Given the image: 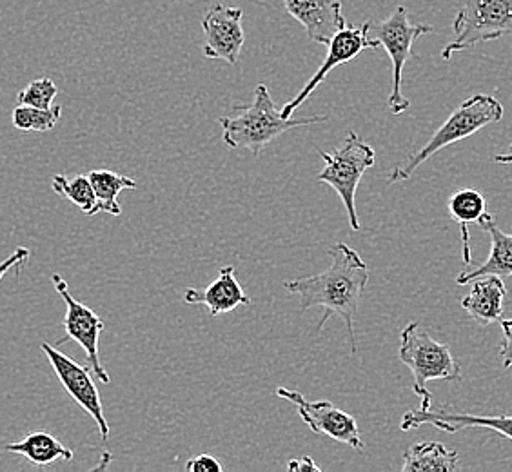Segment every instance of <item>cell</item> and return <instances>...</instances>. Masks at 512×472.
<instances>
[{"instance_id":"8","label":"cell","mask_w":512,"mask_h":472,"mask_svg":"<svg viewBox=\"0 0 512 472\" xmlns=\"http://www.w3.org/2000/svg\"><path fill=\"white\" fill-rule=\"evenodd\" d=\"M276 394L296 407L300 418L315 434L329 436L331 440L345 443L355 451H364L365 443L360 436L358 422L355 416L338 409L329 400H307L306 396L298 391H291L286 387H278Z\"/></svg>"},{"instance_id":"10","label":"cell","mask_w":512,"mask_h":472,"mask_svg":"<svg viewBox=\"0 0 512 472\" xmlns=\"http://www.w3.org/2000/svg\"><path fill=\"white\" fill-rule=\"evenodd\" d=\"M40 347L46 354V358H48L53 371L57 374L62 387L95 420L102 440L108 442L111 429H109V423L106 420V414H104L99 389H97V384L91 376V367L77 364L75 360L69 358L68 354L60 353L57 347H53L48 342H44Z\"/></svg>"},{"instance_id":"23","label":"cell","mask_w":512,"mask_h":472,"mask_svg":"<svg viewBox=\"0 0 512 472\" xmlns=\"http://www.w3.org/2000/svg\"><path fill=\"white\" fill-rule=\"evenodd\" d=\"M62 108L53 106L50 109L33 108V106H17L13 109V126L20 131H51L59 124Z\"/></svg>"},{"instance_id":"14","label":"cell","mask_w":512,"mask_h":472,"mask_svg":"<svg viewBox=\"0 0 512 472\" xmlns=\"http://www.w3.org/2000/svg\"><path fill=\"white\" fill-rule=\"evenodd\" d=\"M284 4L287 13L304 26L307 37L318 44L327 46L347 26L340 0H284Z\"/></svg>"},{"instance_id":"17","label":"cell","mask_w":512,"mask_h":472,"mask_svg":"<svg viewBox=\"0 0 512 472\" xmlns=\"http://www.w3.org/2000/svg\"><path fill=\"white\" fill-rule=\"evenodd\" d=\"M471 284V291L462 300L463 311L480 325L498 322L502 318L503 302L507 296L502 276H482Z\"/></svg>"},{"instance_id":"22","label":"cell","mask_w":512,"mask_h":472,"mask_svg":"<svg viewBox=\"0 0 512 472\" xmlns=\"http://www.w3.org/2000/svg\"><path fill=\"white\" fill-rule=\"evenodd\" d=\"M53 191L60 197L68 198L71 204L79 207L84 215H97V195L91 186L88 175H77L68 178L66 175H55L51 180Z\"/></svg>"},{"instance_id":"1","label":"cell","mask_w":512,"mask_h":472,"mask_svg":"<svg viewBox=\"0 0 512 472\" xmlns=\"http://www.w3.org/2000/svg\"><path fill=\"white\" fill-rule=\"evenodd\" d=\"M331 267L324 273L306 278H296L286 282L289 293L300 296V311L306 313L311 307H324V316L318 324V331L324 329L331 316H340L344 320L351 354L358 353L355 335V318L362 302L367 284H369V267L347 244H335L329 247Z\"/></svg>"},{"instance_id":"15","label":"cell","mask_w":512,"mask_h":472,"mask_svg":"<svg viewBox=\"0 0 512 472\" xmlns=\"http://www.w3.org/2000/svg\"><path fill=\"white\" fill-rule=\"evenodd\" d=\"M184 302L191 305H206L209 315L218 316L235 311L240 305L251 304L244 287L235 276V267L226 266L220 269L218 278L206 289H188L184 293Z\"/></svg>"},{"instance_id":"4","label":"cell","mask_w":512,"mask_h":472,"mask_svg":"<svg viewBox=\"0 0 512 472\" xmlns=\"http://www.w3.org/2000/svg\"><path fill=\"white\" fill-rule=\"evenodd\" d=\"M400 360L413 373V391L422 400L420 409L433 407V394L427 389L431 380L462 382V365L454 358L451 349L436 342L416 322L407 325L400 335Z\"/></svg>"},{"instance_id":"21","label":"cell","mask_w":512,"mask_h":472,"mask_svg":"<svg viewBox=\"0 0 512 472\" xmlns=\"http://www.w3.org/2000/svg\"><path fill=\"white\" fill-rule=\"evenodd\" d=\"M88 177L91 180V186L95 189V195H97L99 213H108L113 217H119L122 213L119 200H117L120 193L126 189H137L138 187L133 178L124 177V175H119L109 169H95L89 173Z\"/></svg>"},{"instance_id":"27","label":"cell","mask_w":512,"mask_h":472,"mask_svg":"<svg viewBox=\"0 0 512 472\" xmlns=\"http://www.w3.org/2000/svg\"><path fill=\"white\" fill-rule=\"evenodd\" d=\"M502 347H500V356H502L503 369L512 367V320H503L502 322Z\"/></svg>"},{"instance_id":"20","label":"cell","mask_w":512,"mask_h":472,"mask_svg":"<svg viewBox=\"0 0 512 472\" xmlns=\"http://www.w3.org/2000/svg\"><path fill=\"white\" fill-rule=\"evenodd\" d=\"M404 472L458 471V453L444 443L424 442L409 447L404 454Z\"/></svg>"},{"instance_id":"28","label":"cell","mask_w":512,"mask_h":472,"mask_svg":"<svg viewBox=\"0 0 512 472\" xmlns=\"http://www.w3.org/2000/svg\"><path fill=\"white\" fill-rule=\"evenodd\" d=\"M287 469L295 472L322 471V469H320V465H318L311 456H304V458H295V460H291V462L287 463Z\"/></svg>"},{"instance_id":"13","label":"cell","mask_w":512,"mask_h":472,"mask_svg":"<svg viewBox=\"0 0 512 472\" xmlns=\"http://www.w3.org/2000/svg\"><path fill=\"white\" fill-rule=\"evenodd\" d=\"M364 50H367V42H365L362 26H360V28H347V26H345L344 30L338 31L335 37L331 39V42L327 44V55H325L322 66H320L315 75L309 79L306 86L300 89V93L296 95L295 99L291 100V102H287L286 106L282 108V115L286 118L293 117V113H295L296 109L300 108V106L313 95V91L324 82L325 77H327L336 66L345 64V62H351V60L356 59Z\"/></svg>"},{"instance_id":"5","label":"cell","mask_w":512,"mask_h":472,"mask_svg":"<svg viewBox=\"0 0 512 472\" xmlns=\"http://www.w3.org/2000/svg\"><path fill=\"white\" fill-rule=\"evenodd\" d=\"M367 50L384 48L393 62V89L387 100V106L393 115L404 113L411 102L402 95V73L407 60L413 57V44L420 37L431 33L433 28L427 24H411L409 13L404 6H398L385 20H367L362 24Z\"/></svg>"},{"instance_id":"9","label":"cell","mask_w":512,"mask_h":472,"mask_svg":"<svg viewBox=\"0 0 512 472\" xmlns=\"http://www.w3.org/2000/svg\"><path fill=\"white\" fill-rule=\"evenodd\" d=\"M51 282L66 304V316H64L66 338L77 342L84 349L91 373L95 374L102 384H109L111 376L100 362L99 353L100 333L104 331L106 325L93 309H89L88 305L82 304L71 295L68 282L62 276L51 275Z\"/></svg>"},{"instance_id":"19","label":"cell","mask_w":512,"mask_h":472,"mask_svg":"<svg viewBox=\"0 0 512 472\" xmlns=\"http://www.w3.org/2000/svg\"><path fill=\"white\" fill-rule=\"evenodd\" d=\"M4 451L6 453L20 454L28 462L33 463V465H39V467L59 462V460H66V462L73 460V451L68 449V447H64V443L57 440L55 436H51L50 433H44V431L28 434L19 443L6 445Z\"/></svg>"},{"instance_id":"24","label":"cell","mask_w":512,"mask_h":472,"mask_svg":"<svg viewBox=\"0 0 512 472\" xmlns=\"http://www.w3.org/2000/svg\"><path fill=\"white\" fill-rule=\"evenodd\" d=\"M59 88L51 79H39L30 82L26 88L19 91L17 102L20 106H33V108H53V100L57 99Z\"/></svg>"},{"instance_id":"29","label":"cell","mask_w":512,"mask_h":472,"mask_svg":"<svg viewBox=\"0 0 512 472\" xmlns=\"http://www.w3.org/2000/svg\"><path fill=\"white\" fill-rule=\"evenodd\" d=\"M493 160L496 164H505V166L512 164V149L507 151V153H502V155H496Z\"/></svg>"},{"instance_id":"16","label":"cell","mask_w":512,"mask_h":472,"mask_svg":"<svg viewBox=\"0 0 512 472\" xmlns=\"http://www.w3.org/2000/svg\"><path fill=\"white\" fill-rule=\"evenodd\" d=\"M478 224L491 236V255L482 266L463 271L462 275L456 278L458 286L471 284L473 280L482 276L496 275L507 278L512 275V235L503 233L502 229L496 226V218L491 213H483Z\"/></svg>"},{"instance_id":"3","label":"cell","mask_w":512,"mask_h":472,"mask_svg":"<svg viewBox=\"0 0 512 472\" xmlns=\"http://www.w3.org/2000/svg\"><path fill=\"white\" fill-rule=\"evenodd\" d=\"M502 118L503 106L494 99L493 95H483V93L473 95L471 99L465 100L454 109L451 117L445 120L424 148L409 155L404 164L396 166L389 173V182L396 184V182L409 180L413 177L414 171L420 168L425 160L434 157L438 151L471 137L485 126L500 122Z\"/></svg>"},{"instance_id":"26","label":"cell","mask_w":512,"mask_h":472,"mask_svg":"<svg viewBox=\"0 0 512 472\" xmlns=\"http://www.w3.org/2000/svg\"><path fill=\"white\" fill-rule=\"evenodd\" d=\"M222 469V463L211 454H198L186 463V471L189 472H222Z\"/></svg>"},{"instance_id":"2","label":"cell","mask_w":512,"mask_h":472,"mask_svg":"<svg viewBox=\"0 0 512 472\" xmlns=\"http://www.w3.org/2000/svg\"><path fill=\"white\" fill-rule=\"evenodd\" d=\"M235 117H222L218 122L224 129V142L231 149H247L255 157L262 155L275 138L289 129L313 126L327 122V115L315 117L286 118L282 109L276 108L266 84H258L255 97L249 106H242Z\"/></svg>"},{"instance_id":"6","label":"cell","mask_w":512,"mask_h":472,"mask_svg":"<svg viewBox=\"0 0 512 472\" xmlns=\"http://www.w3.org/2000/svg\"><path fill=\"white\" fill-rule=\"evenodd\" d=\"M318 153L325 162L324 169L316 177L318 182L335 189L344 204L349 226L353 231H358L362 226L356 211V189L365 171L375 166V149L358 137L355 131H349L340 148L333 149L331 153L318 149Z\"/></svg>"},{"instance_id":"18","label":"cell","mask_w":512,"mask_h":472,"mask_svg":"<svg viewBox=\"0 0 512 472\" xmlns=\"http://www.w3.org/2000/svg\"><path fill=\"white\" fill-rule=\"evenodd\" d=\"M449 215L454 222L462 229V253L463 264H473V253H471V235H469V224H474L487 213V202L480 191L476 189H460L453 197L449 198Z\"/></svg>"},{"instance_id":"7","label":"cell","mask_w":512,"mask_h":472,"mask_svg":"<svg viewBox=\"0 0 512 472\" xmlns=\"http://www.w3.org/2000/svg\"><path fill=\"white\" fill-rule=\"evenodd\" d=\"M456 39L442 51V59H453L456 51L512 35V0H465L453 24Z\"/></svg>"},{"instance_id":"25","label":"cell","mask_w":512,"mask_h":472,"mask_svg":"<svg viewBox=\"0 0 512 472\" xmlns=\"http://www.w3.org/2000/svg\"><path fill=\"white\" fill-rule=\"evenodd\" d=\"M31 251L30 249H26V247H17L13 253H11L4 262H0V282H2V278L8 275L10 271H15V273H19L20 267H24V264L30 260Z\"/></svg>"},{"instance_id":"12","label":"cell","mask_w":512,"mask_h":472,"mask_svg":"<svg viewBox=\"0 0 512 472\" xmlns=\"http://www.w3.org/2000/svg\"><path fill=\"white\" fill-rule=\"evenodd\" d=\"M434 425L436 429L444 433H458L462 429H491L494 433L502 434L505 438L512 440V416H478V414L458 413L451 407H429V409H416L409 411L402 418V431H413L422 425Z\"/></svg>"},{"instance_id":"11","label":"cell","mask_w":512,"mask_h":472,"mask_svg":"<svg viewBox=\"0 0 512 472\" xmlns=\"http://www.w3.org/2000/svg\"><path fill=\"white\" fill-rule=\"evenodd\" d=\"M242 17L244 11L226 4H217L207 11L202 20V28L206 31V59L226 60L227 64L237 66L246 42Z\"/></svg>"}]
</instances>
